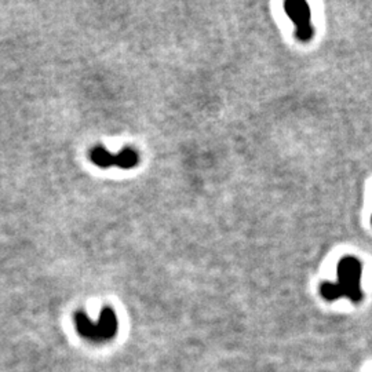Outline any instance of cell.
<instances>
[{
  "label": "cell",
  "instance_id": "obj_1",
  "mask_svg": "<svg viewBox=\"0 0 372 372\" xmlns=\"http://www.w3.org/2000/svg\"><path fill=\"white\" fill-rule=\"evenodd\" d=\"M363 266L356 258H344L338 265V283L335 284L341 297H348L350 301L359 302L363 300L360 288Z\"/></svg>",
  "mask_w": 372,
  "mask_h": 372
},
{
  "label": "cell",
  "instance_id": "obj_2",
  "mask_svg": "<svg viewBox=\"0 0 372 372\" xmlns=\"http://www.w3.org/2000/svg\"><path fill=\"white\" fill-rule=\"evenodd\" d=\"M76 328L80 335L92 341H106L111 339L117 329V320L115 313L105 307L101 313L98 323L92 322L86 314L77 313L76 314Z\"/></svg>",
  "mask_w": 372,
  "mask_h": 372
},
{
  "label": "cell",
  "instance_id": "obj_3",
  "mask_svg": "<svg viewBox=\"0 0 372 372\" xmlns=\"http://www.w3.org/2000/svg\"><path fill=\"white\" fill-rule=\"evenodd\" d=\"M90 159L99 168L117 167V168H121V170L134 168L140 162L138 153L131 148H126L119 153H111L105 148L97 146L92 151Z\"/></svg>",
  "mask_w": 372,
  "mask_h": 372
},
{
  "label": "cell",
  "instance_id": "obj_4",
  "mask_svg": "<svg viewBox=\"0 0 372 372\" xmlns=\"http://www.w3.org/2000/svg\"><path fill=\"white\" fill-rule=\"evenodd\" d=\"M284 10L297 26V38L301 42H309L313 38V28L310 23V10L305 1H285Z\"/></svg>",
  "mask_w": 372,
  "mask_h": 372
}]
</instances>
